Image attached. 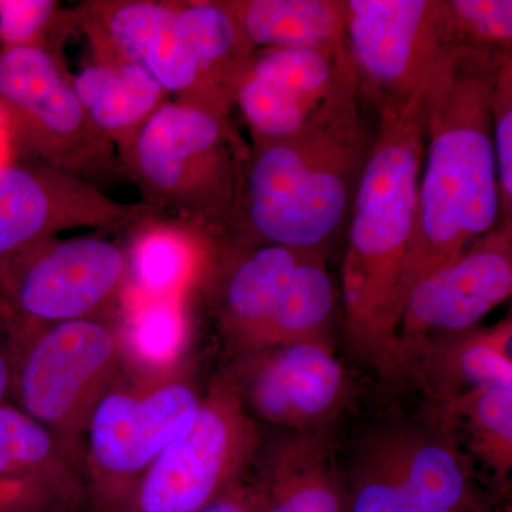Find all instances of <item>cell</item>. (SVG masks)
<instances>
[{"instance_id": "obj_3", "label": "cell", "mask_w": 512, "mask_h": 512, "mask_svg": "<svg viewBox=\"0 0 512 512\" xmlns=\"http://www.w3.org/2000/svg\"><path fill=\"white\" fill-rule=\"evenodd\" d=\"M367 151L357 110L293 137L255 141L235 212L244 208L249 231L266 245L318 249L345 217Z\"/></svg>"}, {"instance_id": "obj_26", "label": "cell", "mask_w": 512, "mask_h": 512, "mask_svg": "<svg viewBox=\"0 0 512 512\" xmlns=\"http://www.w3.org/2000/svg\"><path fill=\"white\" fill-rule=\"evenodd\" d=\"M333 308L335 286L325 261L316 249H308L279 296L265 348L302 342L330 345Z\"/></svg>"}, {"instance_id": "obj_36", "label": "cell", "mask_w": 512, "mask_h": 512, "mask_svg": "<svg viewBox=\"0 0 512 512\" xmlns=\"http://www.w3.org/2000/svg\"><path fill=\"white\" fill-rule=\"evenodd\" d=\"M494 512H511V511H510V508H508V510H507V508H504V510H498V508H497V510H495Z\"/></svg>"}, {"instance_id": "obj_25", "label": "cell", "mask_w": 512, "mask_h": 512, "mask_svg": "<svg viewBox=\"0 0 512 512\" xmlns=\"http://www.w3.org/2000/svg\"><path fill=\"white\" fill-rule=\"evenodd\" d=\"M181 29L205 79L231 109L255 50L224 2H177Z\"/></svg>"}, {"instance_id": "obj_14", "label": "cell", "mask_w": 512, "mask_h": 512, "mask_svg": "<svg viewBox=\"0 0 512 512\" xmlns=\"http://www.w3.org/2000/svg\"><path fill=\"white\" fill-rule=\"evenodd\" d=\"M237 360L229 384L254 419L282 431H328L352 399V379L326 343L268 346Z\"/></svg>"}, {"instance_id": "obj_16", "label": "cell", "mask_w": 512, "mask_h": 512, "mask_svg": "<svg viewBox=\"0 0 512 512\" xmlns=\"http://www.w3.org/2000/svg\"><path fill=\"white\" fill-rule=\"evenodd\" d=\"M512 224L504 222L414 286L399 338L473 329L512 292Z\"/></svg>"}, {"instance_id": "obj_1", "label": "cell", "mask_w": 512, "mask_h": 512, "mask_svg": "<svg viewBox=\"0 0 512 512\" xmlns=\"http://www.w3.org/2000/svg\"><path fill=\"white\" fill-rule=\"evenodd\" d=\"M504 55L451 45L427 87L426 146L400 285L403 306L421 279L493 231L498 220L491 99Z\"/></svg>"}, {"instance_id": "obj_34", "label": "cell", "mask_w": 512, "mask_h": 512, "mask_svg": "<svg viewBox=\"0 0 512 512\" xmlns=\"http://www.w3.org/2000/svg\"><path fill=\"white\" fill-rule=\"evenodd\" d=\"M5 330H10V319L2 298H0V333L5 332Z\"/></svg>"}, {"instance_id": "obj_31", "label": "cell", "mask_w": 512, "mask_h": 512, "mask_svg": "<svg viewBox=\"0 0 512 512\" xmlns=\"http://www.w3.org/2000/svg\"><path fill=\"white\" fill-rule=\"evenodd\" d=\"M197 512H256L254 488L248 481H241L229 493Z\"/></svg>"}, {"instance_id": "obj_9", "label": "cell", "mask_w": 512, "mask_h": 512, "mask_svg": "<svg viewBox=\"0 0 512 512\" xmlns=\"http://www.w3.org/2000/svg\"><path fill=\"white\" fill-rule=\"evenodd\" d=\"M127 255L97 237L52 238L0 261L10 332L97 318L127 284Z\"/></svg>"}, {"instance_id": "obj_20", "label": "cell", "mask_w": 512, "mask_h": 512, "mask_svg": "<svg viewBox=\"0 0 512 512\" xmlns=\"http://www.w3.org/2000/svg\"><path fill=\"white\" fill-rule=\"evenodd\" d=\"M134 227L124 292H133V299L181 298L210 262L214 244L207 232L177 218H161L158 212Z\"/></svg>"}, {"instance_id": "obj_23", "label": "cell", "mask_w": 512, "mask_h": 512, "mask_svg": "<svg viewBox=\"0 0 512 512\" xmlns=\"http://www.w3.org/2000/svg\"><path fill=\"white\" fill-rule=\"evenodd\" d=\"M427 417L505 494L512 468V389H477L433 403Z\"/></svg>"}, {"instance_id": "obj_21", "label": "cell", "mask_w": 512, "mask_h": 512, "mask_svg": "<svg viewBox=\"0 0 512 512\" xmlns=\"http://www.w3.org/2000/svg\"><path fill=\"white\" fill-rule=\"evenodd\" d=\"M0 481L39 485L69 507L90 505L80 454L8 402L0 404Z\"/></svg>"}, {"instance_id": "obj_30", "label": "cell", "mask_w": 512, "mask_h": 512, "mask_svg": "<svg viewBox=\"0 0 512 512\" xmlns=\"http://www.w3.org/2000/svg\"><path fill=\"white\" fill-rule=\"evenodd\" d=\"M66 507L46 488L20 481H0V512H42Z\"/></svg>"}, {"instance_id": "obj_5", "label": "cell", "mask_w": 512, "mask_h": 512, "mask_svg": "<svg viewBox=\"0 0 512 512\" xmlns=\"http://www.w3.org/2000/svg\"><path fill=\"white\" fill-rule=\"evenodd\" d=\"M202 396L181 367L124 365L94 407L80 446L94 511H119L147 468L191 426Z\"/></svg>"}, {"instance_id": "obj_10", "label": "cell", "mask_w": 512, "mask_h": 512, "mask_svg": "<svg viewBox=\"0 0 512 512\" xmlns=\"http://www.w3.org/2000/svg\"><path fill=\"white\" fill-rule=\"evenodd\" d=\"M0 107L18 153L39 164L82 177L110 160L113 146L94 131L53 50L0 49Z\"/></svg>"}, {"instance_id": "obj_17", "label": "cell", "mask_w": 512, "mask_h": 512, "mask_svg": "<svg viewBox=\"0 0 512 512\" xmlns=\"http://www.w3.org/2000/svg\"><path fill=\"white\" fill-rule=\"evenodd\" d=\"M308 249L278 245L212 251L205 269L212 308L225 340L237 355L265 348L279 296Z\"/></svg>"}, {"instance_id": "obj_7", "label": "cell", "mask_w": 512, "mask_h": 512, "mask_svg": "<svg viewBox=\"0 0 512 512\" xmlns=\"http://www.w3.org/2000/svg\"><path fill=\"white\" fill-rule=\"evenodd\" d=\"M13 336L16 406L80 454L94 407L126 365L120 330L97 316L33 326Z\"/></svg>"}, {"instance_id": "obj_33", "label": "cell", "mask_w": 512, "mask_h": 512, "mask_svg": "<svg viewBox=\"0 0 512 512\" xmlns=\"http://www.w3.org/2000/svg\"><path fill=\"white\" fill-rule=\"evenodd\" d=\"M13 363L10 348L0 343V404L6 403L9 394H12Z\"/></svg>"}, {"instance_id": "obj_29", "label": "cell", "mask_w": 512, "mask_h": 512, "mask_svg": "<svg viewBox=\"0 0 512 512\" xmlns=\"http://www.w3.org/2000/svg\"><path fill=\"white\" fill-rule=\"evenodd\" d=\"M491 124L497 163L498 190L504 221L512 224V59L505 53L498 67L493 99H491Z\"/></svg>"}, {"instance_id": "obj_28", "label": "cell", "mask_w": 512, "mask_h": 512, "mask_svg": "<svg viewBox=\"0 0 512 512\" xmlns=\"http://www.w3.org/2000/svg\"><path fill=\"white\" fill-rule=\"evenodd\" d=\"M72 15L55 0H0V49L45 47L57 28H66ZM55 52V50H53Z\"/></svg>"}, {"instance_id": "obj_22", "label": "cell", "mask_w": 512, "mask_h": 512, "mask_svg": "<svg viewBox=\"0 0 512 512\" xmlns=\"http://www.w3.org/2000/svg\"><path fill=\"white\" fill-rule=\"evenodd\" d=\"M74 93L97 134L123 148L164 103L168 93L137 64L96 57L70 76Z\"/></svg>"}, {"instance_id": "obj_27", "label": "cell", "mask_w": 512, "mask_h": 512, "mask_svg": "<svg viewBox=\"0 0 512 512\" xmlns=\"http://www.w3.org/2000/svg\"><path fill=\"white\" fill-rule=\"evenodd\" d=\"M451 45L480 52H511V0H450L441 2Z\"/></svg>"}, {"instance_id": "obj_8", "label": "cell", "mask_w": 512, "mask_h": 512, "mask_svg": "<svg viewBox=\"0 0 512 512\" xmlns=\"http://www.w3.org/2000/svg\"><path fill=\"white\" fill-rule=\"evenodd\" d=\"M262 439L228 380L202 396L190 427L168 444L117 512H197L244 481Z\"/></svg>"}, {"instance_id": "obj_12", "label": "cell", "mask_w": 512, "mask_h": 512, "mask_svg": "<svg viewBox=\"0 0 512 512\" xmlns=\"http://www.w3.org/2000/svg\"><path fill=\"white\" fill-rule=\"evenodd\" d=\"M345 39L359 86L379 109L426 92L451 46L437 0H349Z\"/></svg>"}, {"instance_id": "obj_35", "label": "cell", "mask_w": 512, "mask_h": 512, "mask_svg": "<svg viewBox=\"0 0 512 512\" xmlns=\"http://www.w3.org/2000/svg\"><path fill=\"white\" fill-rule=\"evenodd\" d=\"M42 512H96L93 510L92 505H84V507H57L52 510Z\"/></svg>"}, {"instance_id": "obj_24", "label": "cell", "mask_w": 512, "mask_h": 512, "mask_svg": "<svg viewBox=\"0 0 512 512\" xmlns=\"http://www.w3.org/2000/svg\"><path fill=\"white\" fill-rule=\"evenodd\" d=\"M224 5L254 50L338 47L346 43V2L227 0Z\"/></svg>"}, {"instance_id": "obj_15", "label": "cell", "mask_w": 512, "mask_h": 512, "mask_svg": "<svg viewBox=\"0 0 512 512\" xmlns=\"http://www.w3.org/2000/svg\"><path fill=\"white\" fill-rule=\"evenodd\" d=\"M157 212L107 197L80 175L43 164L0 167V261L73 229L114 231Z\"/></svg>"}, {"instance_id": "obj_18", "label": "cell", "mask_w": 512, "mask_h": 512, "mask_svg": "<svg viewBox=\"0 0 512 512\" xmlns=\"http://www.w3.org/2000/svg\"><path fill=\"white\" fill-rule=\"evenodd\" d=\"M397 373L412 377L431 403L477 389H512L511 316L490 329L400 339Z\"/></svg>"}, {"instance_id": "obj_4", "label": "cell", "mask_w": 512, "mask_h": 512, "mask_svg": "<svg viewBox=\"0 0 512 512\" xmlns=\"http://www.w3.org/2000/svg\"><path fill=\"white\" fill-rule=\"evenodd\" d=\"M146 204L202 229L231 221L244 161L225 117L167 101L120 148Z\"/></svg>"}, {"instance_id": "obj_13", "label": "cell", "mask_w": 512, "mask_h": 512, "mask_svg": "<svg viewBox=\"0 0 512 512\" xmlns=\"http://www.w3.org/2000/svg\"><path fill=\"white\" fill-rule=\"evenodd\" d=\"M94 56L137 64L177 103L227 116L229 107L207 82L181 29L177 2L94 0L72 13Z\"/></svg>"}, {"instance_id": "obj_2", "label": "cell", "mask_w": 512, "mask_h": 512, "mask_svg": "<svg viewBox=\"0 0 512 512\" xmlns=\"http://www.w3.org/2000/svg\"><path fill=\"white\" fill-rule=\"evenodd\" d=\"M353 197L342 271L346 332L357 355L397 375L403 316L402 274L412 241L426 146V92L380 107Z\"/></svg>"}, {"instance_id": "obj_32", "label": "cell", "mask_w": 512, "mask_h": 512, "mask_svg": "<svg viewBox=\"0 0 512 512\" xmlns=\"http://www.w3.org/2000/svg\"><path fill=\"white\" fill-rule=\"evenodd\" d=\"M18 148L5 111L0 107V167L15 161Z\"/></svg>"}, {"instance_id": "obj_11", "label": "cell", "mask_w": 512, "mask_h": 512, "mask_svg": "<svg viewBox=\"0 0 512 512\" xmlns=\"http://www.w3.org/2000/svg\"><path fill=\"white\" fill-rule=\"evenodd\" d=\"M348 46L255 53L235 93L255 141L282 140L356 110Z\"/></svg>"}, {"instance_id": "obj_19", "label": "cell", "mask_w": 512, "mask_h": 512, "mask_svg": "<svg viewBox=\"0 0 512 512\" xmlns=\"http://www.w3.org/2000/svg\"><path fill=\"white\" fill-rule=\"evenodd\" d=\"M258 454L261 466L251 481L256 512H349L328 431H282Z\"/></svg>"}, {"instance_id": "obj_6", "label": "cell", "mask_w": 512, "mask_h": 512, "mask_svg": "<svg viewBox=\"0 0 512 512\" xmlns=\"http://www.w3.org/2000/svg\"><path fill=\"white\" fill-rule=\"evenodd\" d=\"M349 512H494L473 464L429 417L387 420L356 447Z\"/></svg>"}]
</instances>
